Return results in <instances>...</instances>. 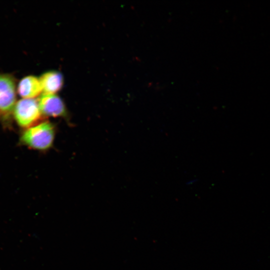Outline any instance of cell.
Returning a JSON list of instances; mask_svg holds the SVG:
<instances>
[{"label":"cell","mask_w":270,"mask_h":270,"mask_svg":"<svg viewBox=\"0 0 270 270\" xmlns=\"http://www.w3.org/2000/svg\"><path fill=\"white\" fill-rule=\"evenodd\" d=\"M54 137L52 124L44 122L28 128L21 137L22 142L34 149L46 150L52 145Z\"/></svg>","instance_id":"6da1fadb"},{"label":"cell","mask_w":270,"mask_h":270,"mask_svg":"<svg viewBox=\"0 0 270 270\" xmlns=\"http://www.w3.org/2000/svg\"><path fill=\"white\" fill-rule=\"evenodd\" d=\"M17 91L23 98L34 99L42 91L40 78L32 76L24 78L18 84Z\"/></svg>","instance_id":"5b68a950"},{"label":"cell","mask_w":270,"mask_h":270,"mask_svg":"<svg viewBox=\"0 0 270 270\" xmlns=\"http://www.w3.org/2000/svg\"><path fill=\"white\" fill-rule=\"evenodd\" d=\"M13 114L18 124L27 128L35 125L42 115L38 101L26 98L16 102Z\"/></svg>","instance_id":"7a4b0ae2"},{"label":"cell","mask_w":270,"mask_h":270,"mask_svg":"<svg viewBox=\"0 0 270 270\" xmlns=\"http://www.w3.org/2000/svg\"><path fill=\"white\" fill-rule=\"evenodd\" d=\"M16 84L8 74H0V118L8 119L13 113L16 104Z\"/></svg>","instance_id":"3957f363"},{"label":"cell","mask_w":270,"mask_h":270,"mask_svg":"<svg viewBox=\"0 0 270 270\" xmlns=\"http://www.w3.org/2000/svg\"><path fill=\"white\" fill-rule=\"evenodd\" d=\"M44 94H55L62 88V74L56 71H50L44 74L40 78Z\"/></svg>","instance_id":"8992f818"},{"label":"cell","mask_w":270,"mask_h":270,"mask_svg":"<svg viewBox=\"0 0 270 270\" xmlns=\"http://www.w3.org/2000/svg\"><path fill=\"white\" fill-rule=\"evenodd\" d=\"M38 103L42 114L57 117L66 114V108L61 98L55 94H43Z\"/></svg>","instance_id":"277c9868"}]
</instances>
